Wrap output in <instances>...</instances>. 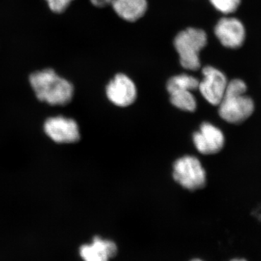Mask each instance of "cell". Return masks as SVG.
Masks as SVG:
<instances>
[{
	"label": "cell",
	"mask_w": 261,
	"mask_h": 261,
	"mask_svg": "<svg viewBox=\"0 0 261 261\" xmlns=\"http://www.w3.org/2000/svg\"><path fill=\"white\" fill-rule=\"evenodd\" d=\"M169 94L171 102L178 109L194 112L197 108V101L191 91L175 90Z\"/></svg>",
	"instance_id": "cell-12"
},
{
	"label": "cell",
	"mask_w": 261,
	"mask_h": 261,
	"mask_svg": "<svg viewBox=\"0 0 261 261\" xmlns=\"http://www.w3.org/2000/svg\"><path fill=\"white\" fill-rule=\"evenodd\" d=\"M196 148L204 154L218 153L224 147V134L219 128L210 123H202L200 130L193 135Z\"/></svg>",
	"instance_id": "cell-9"
},
{
	"label": "cell",
	"mask_w": 261,
	"mask_h": 261,
	"mask_svg": "<svg viewBox=\"0 0 261 261\" xmlns=\"http://www.w3.org/2000/svg\"><path fill=\"white\" fill-rule=\"evenodd\" d=\"M191 261H202V260H200V259H193V260H192Z\"/></svg>",
	"instance_id": "cell-18"
},
{
	"label": "cell",
	"mask_w": 261,
	"mask_h": 261,
	"mask_svg": "<svg viewBox=\"0 0 261 261\" xmlns=\"http://www.w3.org/2000/svg\"><path fill=\"white\" fill-rule=\"evenodd\" d=\"M204 78L199 83L198 89L206 100L213 106H219L224 97L228 82L221 70L212 66H206L202 70Z\"/></svg>",
	"instance_id": "cell-5"
},
{
	"label": "cell",
	"mask_w": 261,
	"mask_h": 261,
	"mask_svg": "<svg viewBox=\"0 0 261 261\" xmlns=\"http://www.w3.org/2000/svg\"><path fill=\"white\" fill-rule=\"evenodd\" d=\"M207 42V34L202 29L188 28L178 33L173 44L183 68L191 70L200 68V53Z\"/></svg>",
	"instance_id": "cell-3"
},
{
	"label": "cell",
	"mask_w": 261,
	"mask_h": 261,
	"mask_svg": "<svg viewBox=\"0 0 261 261\" xmlns=\"http://www.w3.org/2000/svg\"><path fill=\"white\" fill-rule=\"evenodd\" d=\"M231 261H247V260H245V259H244V258H236V259H233V260H231Z\"/></svg>",
	"instance_id": "cell-17"
},
{
	"label": "cell",
	"mask_w": 261,
	"mask_h": 261,
	"mask_svg": "<svg viewBox=\"0 0 261 261\" xmlns=\"http://www.w3.org/2000/svg\"><path fill=\"white\" fill-rule=\"evenodd\" d=\"M49 9L56 13H63L73 0H46Z\"/></svg>",
	"instance_id": "cell-15"
},
{
	"label": "cell",
	"mask_w": 261,
	"mask_h": 261,
	"mask_svg": "<svg viewBox=\"0 0 261 261\" xmlns=\"http://www.w3.org/2000/svg\"><path fill=\"white\" fill-rule=\"evenodd\" d=\"M210 2L218 11L227 15L234 13L238 9L241 0H210Z\"/></svg>",
	"instance_id": "cell-14"
},
{
	"label": "cell",
	"mask_w": 261,
	"mask_h": 261,
	"mask_svg": "<svg viewBox=\"0 0 261 261\" xmlns=\"http://www.w3.org/2000/svg\"><path fill=\"white\" fill-rule=\"evenodd\" d=\"M29 82L38 99L51 106H65L73 97V86L53 69L34 72Z\"/></svg>",
	"instance_id": "cell-1"
},
{
	"label": "cell",
	"mask_w": 261,
	"mask_h": 261,
	"mask_svg": "<svg viewBox=\"0 0 261 261\" xmlns=\"http://www.w3.org/2000/svg\"><path fill=\"white\" fill-rule=\"evenodd\" d=\"M111 5L120 18L129 22L142 18L147 9V0H112Z\"/></svg>",
	"instance_id": "cell-11"
},
{
	"label": "cell",
	"mask_w": 261,
	"mask_h": 261,
	"mask_svg": "<svg viewBox=\"0 0 261 261\" xmlns=\"http://www.w3.org/2000/svg\"><path fill=\"white\" fill-rule=\"evenodd\" d=\"M109 100L119 107H128L137 99V91L135 83L128 75L118 73L106 87Z\"/></svg>",
	"instance_id": "cell-7"
},
{
	"label": "cell",
	"mask_w": 261,
	"mask_h": 261,
	"mask_svg": "<svg viewBox=\"0 0 261 261\" xmlns=\"http://www.w3.org/2000/svg\"><path fill=\"white\" fill-rule=\"evenodd\" d=\"M90 1L94 6L98 7V8H103V7L111 5L112 0H90Z\"/></svg>",
	"instance_id": "cell-16"
},
{
	"label": "cell",
	"mask_w": 261,
	"mask_h": 261,
	"mask_svg": "<svg viewBox=\"0 0 261 261\" xmlns=\"http://www.w3.org/2000/svg\"><path fill=\"white\" fill-rule=\"evenodd\" d=\"M117 246L111 240L94 237L92 243L80 247V256L84 261H109L116 255Z\"/></svg>",
	"instance_id": "cell-10"
},
{
	"label": "cell",
	"mask_w": 261,
	"mask_h": 261,
	"mask_svg": "<svg viewBox=\"0 0 261 261\" xmlns=\"http://www.w3.org/2000/svg\"><path fill=\"white\" fill-rule=\"evenodd\" d=\"M215 34L225 47L238 49L245 39V29L243 23L235 18H223L215 27Z\"/></svg>",
	"instance_id": "cell-8"
},
{
	"label": "cell",
	"mask_w": 261,
	"mask_h": 261,
	"mask_svg": "<svg viewBox=\"0 0 261 261\" xmlns=\"http://www.w3.org/2000/svg\"><path fill=\"white\" fill-rule=\"evenodd\" d=\"M247 85L236 79L228 82L226 92L219 106V116L225 121L240 124L248 119L255 111V103L246 95Z\"/></svg>",
	"instance_id": "cell-2"
},
{
	"label": "cell",
	"mask_w": 261,
	"mask_h": 261,
	"mask_svg": "<svg viewBox=\"0 0 261 261\" xmlns=\"http://www.w3.org/2000/svg\"><path fill=\"white\" fill-rule=\"evenodd\" d=\"M199 80L195 77L187 74H181L171 77L168 81L166 88L168 93L175 90L193 91L198 89Z\"/></svg>",
	"instance_id": "cell-13"
},
{
	"label": "cell",
	"mask_w": 261,
	"mask_h": 261,
	"mask_svg": "<svg viewBox=\"0 0 261 261\" xmlns=\"http://www.w3.org/2000/svg\"><path fill=\"white\" fill-rule=\"evenodd\" d=\"M173 178L184 188L195 191L205 186L206 173L194 156H184L173 164Z\"/></svg>",
	"instance_id": "cell-4"
},
{
	"label": "cell",
	"mask_w": 261,
	"mask_h": 261,
	"mask_svg": "<svg viewBox=\"0 0 261 261\" xmlns=\"http://www.w3.org/2000/svg\"><path fill=\"white\" fill-rule=\"evenodd\" d=\"M44 128L46 135L57 143H73L80 139L78 124L70 118L62 116L48 118Z\"/></svg>",
	"instance_id": "cell-6"
}]
</instances>
